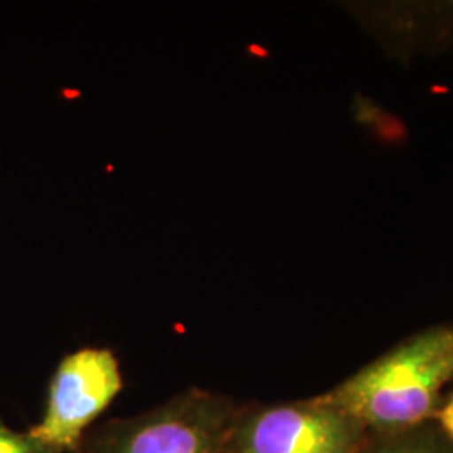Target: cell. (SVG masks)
I'll return each mask as SVG.
<instances>
[{"label":"cell","mask_w":453,"mask_h":453,"mask_svg":"<svg viewBox=\"0 0 453 453\" xmlns=\"http://www.w3.org/2000/svg\"><path fill=\"white\" fill-rule=\"evenodd\" d=\"M437 415L440 428L453 440V396L445 405L440 408Z\"/></svg>","instance_id":"52a82bcc"},{"label":"cell","mask_w":453,"mask_h":453,"mask_svg":"<svg viewBox=\"0 0 453 453\" xmlns=\"http://www.w3.org/2000/svg\"><path fill=\"white\" fill-rule=\"evenodd\" d=\"M372 438L361 421L316 396L237 408L226 453H365Z\"/></svg>","instance_id":"3957f363"},{"label":"cell","mask_w":453,"mask_h":453,"mask_svg":"<svg viewBox=\"0 0 453 453\" xmlns=\"http://www.w3.org/2000/svg\"><path fill=\"white\" fill-rule=\"evenodd\" d=\"M121 388V370L111 349H78L58 365L49 383L44 417L27 435L50 453L80 452L84 432Z\"/></svg>","instance_id":"277c9868"},{"label":"cell","mask_w":453,"mask_h":453,"mask_svg":"<svg viewBox=\"0 0 453 453\" xmlns=\"http://www.w3.org/2000/svg\"><path fill=\"white\" fill-rule=\"evenodd\" d=\"M365 453H453V440L440 425L425 421L400 432L372 435Z\"/></svg>","instance_id":"5b68a950"},{"label":"cell","mask_w":453,"mask_h":453,"mask_svg":"<svg viewBox=\"0 0 453 453\" xmlns=\"http://www.w3.org/2000/svg\"><path fill=\"white\" fill-rule=\"evenodd\" d=\"M453 380V326L403 341L319 398L361 421L372 435L428 420L441 388Z\"/></svg>","instance_id":"6da1fadb"},{"label":"cell","mask_w":453,"mask_h":453,"mask_svg":"<svg viewBox=\"0 0 453 453\" xmlns=\"http://www.w3.org/2000/svg\"><path fill=\"white\" fill-rule=\"evenodd\" d=\"M237 406L190 388L150 411L108 421L84 438L81 453H226Z\"/></svg>","instance_id":"7a4b0ae2"},{"label":"cell","mask_w":453,"mask_h":453,"mask_svg":"<svg viewBox=\"0 0 453 453\" xmlns=\"http://www.w3.org/2000/svg\"><path fill=\"white\" fill-rule=\"evenodd\" d=\"M0 453H50L27 434H17L0 425Z\"/></svg>","instance_id":"8992f818"}]
</instances>
